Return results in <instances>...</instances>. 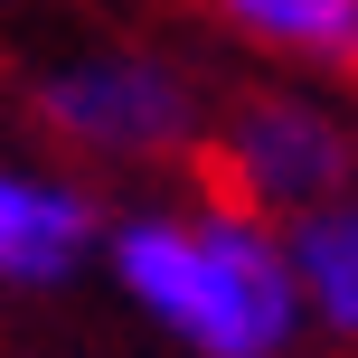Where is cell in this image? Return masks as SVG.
Segmentation results:
<instances>
[{"instance_id":"cell-1","label":"cell","mask_w":358,"mask_h":358,"mask_svg":"<svg viewBox=\"0 0 358 358\" xmlns=\"http://www.w3.org/2000/svg\"><path fill=\"white\" fill-rule=\"evenodd\" d=\"M113 283L189 358H292V340H302L283 227H264L236 198H208L189 217H123Z\"/></svg>"},{"instance_id":"cell-2","label":"cell","mask_w":358,"mask_h":358,"mask_svg":"<svg viewBox=\"0 0 358 358\" xmlns=\"http://www.w3.org/2000/svg\"><path fill=\"white\" fill-rule=\"evenodd\" d=\"M358 189V142L311 94H245L217 132V198L255 217H302Z\"/></svg>"},{"instance_id":"cell-3","label":"cell","mask_w":358,"mask_h":358,"mask_svg":"<svg viewBox=\"0 0 358 358\" xmlns=\"http://www.w3.org/2000/svg\"><path fill=\"white\" fill-rule=\"evenodd\" d=\"M38 123L94 161H170L198 142V85L161 57H76L38 85Z\"/></svg>"},{"instance_id":"cell-4","label":"cell","mask_w":358,"mask_h":358,"mask_svg":"<svg viewBox=\"0 0 358 358\" xmlns=\"http://www.w3.org/2000/svg\"><path fill=\"white\" fill-rule=\"evenodd\" d=\"M94 198L66 189L48 170H10L0 161V283H66L94 255Z\"/></svg>"},{"instance_id":"cell-5","label":"cell","mask_w":358,"mask_h":358,"mask_svg":"<svg viewBox=\"0 0 358 358\" xmlns=\"http://www.w3.org/2000/svg\"><path fill=\"white\" fill-rule=\"evenodd\" d=\"M283 255H292V292L302 321H321L340 349H358V198L283 217Z\"/></svg>"},{"instance_id":"cell-6","label":"cell","mask_w":358,"mask_h":358,"mask_svg":"<svg viewBox=\"0 0 358 358\" xmlns=\"http://www.w3.org/2000/svg\"><path fill=\"white\" fill-rule=\"evenodd\" d=\"M255 48H283L302 66H358V0H217Z\"/></svg>"}]
</instances>
